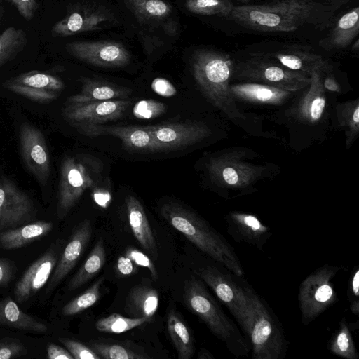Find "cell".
<instances>
[{
	"label": "cell",
	"instance_id": "6da1fadb",
	"mask_svg": "<svg viewBox=\"0 0 359 359\" xmlns=\"http://www.w3.org/2000/svg\"><path fill=\"white\" fill-rule=\"evenodd\" d=\"M336 4L311 0H278L265 4L233 6L226 18L245 28L267 32H289L310 25L331 26Z\"/></svg>",
	"mask_w": 359,
	"mask_h": 359
},
{
	"label": "cell",
	"instance_id": "7a4b0ae2",
	"mask_svg": "<svg viewBox=\"0 0 359 359\" xmlns=\"http://www.w3.org/2000/svg\"><path fill=\"white\" fill-rule=\"evenodd\" d=\"M161 214L203 254L220 262L237 276L243 277L244 270L234 248L205 219L174 202L164 203Z\"/></svg>",
	"mask_w": 359,
	"mask_h": 359
},
{
	"label": "cell",
	"instance_id": "3957f363",
	"mask_svg": "<svg viewBox=\"0 0 359 359\" xmlns=\"http://www.w3.org/2000/svg\"><path fill=\"white\" fill-rule=\"evenodd\" d=\"M183 297L187 307L224 344L231 354L237 357L248 355L249 341L226 316L199 277L191 275L185 280Z\"/></svg>",
	"mask_w": 359,
	"mask_h": 359
},
{
	"label": "cell",
	"instance_id": "277c9868",
	"mask_svg": "<svg viewBox=\"0 0 359 359\" xmlns=\"http://www.w3.org/2000/svg\"><path fill=\"white\" fill-rule=\"evenodd\" d=\"M191 67L200 90L215 107L231 118H245L239 111L230 90L233 63L229 55L199 50L192 56Z\"/></svg>",
	"mask_w": 359,
	"mask_h": 359
},
{
	"label": "cell",
	"instance_id": "5b68a950",
	"mask_svg": "<svg viewBox=\"0 0 359 359\" xmlns=\"http://www.w3.org/2000/svg\"><path fill=\"white\" fill-rule=\"evenodd\" d=\"M241 280L252 309L249 335L252 358L284 359L288 345L280 320L267 302L243 277Z\"/></svg>",
	"mask_w": 359,
	"mask_h": 359
},
{
	"label": "cell",
	"instance_id": "8992f818",
	"mask_svg": "<svg viewBox=\"0 0 359 359\" xmlns=\"http://www.w3.org/2000/svg\"><path fill=\"white\" fill-rule=\"evenodd\" d=\"M194 273L228 308L249 341L252 314L249 299L241 280V277L237 276L213 259L212 262L197 267Z\"/></svg>",
	"mask_w": 359,
	"mask_h": 359
},
{
	"label": "cell",
	"instance_id": "52a82bcc",
	"mask_svg": "<svg viewBox=\"0 0 359 359\" xmlns=\"http://www.w3.org/2000/svg\"><path fill=\"white\" fill-rule=\"evenodd\" d=\"M341 266L323 265L304 278L298 290L302 325H307L338 302L332 280Z\"/></svg>",
	"mask_w": 359,
	"mask_h": 359
},
{
	"label": "cell",
	"instance_id": "ba28073f",
	"mask_svg": "<svg viewBox=\"0 0 359 359\" xmlns=\"http://www.w3.org/2000/svg\"><path fill=\"white\" fill-rule=\"evenodd\" d=\"M98 166L90 159L67 156L60 171L57 215L63 219L79 201L84 191L97 180Z\"/></svg>",
	"mask_w": 359,
	"mask_h": 359
},
{
	"label": "cell",
	"instance_id": "9c48e42d",
	"mask_svg": "<svg viewBox=\"0 0 359 359\" xmlns=\"http://www.w3.org/2000/svg\"><path fill=\"white\" fill-rule=\"evenodd\" d=\"M236 73L242 79L290 92L309 86L311 78V75L290 69L258 56L238 64Z\"/></svg>",
	"mask_w": 359,
	"mask_h": 359
},
{
	"label": "cell",
	"instance_id": "30bf717a",
	"mask_svg": "<svg viewBox=\"0 0 359 359\" xmlns=\"http://www.w3.org/2000/svg\"><path fill=\"white\" fill-rule=\"evenodd\" d=\"M3 86L32 101L46 103L57 98L65 83L53 74L33 70L5 81Z\"/></svg>",
	"mask_w": 359,
	"mask_h": 359
},
{
	"label": "cell",
	"instance_id": "8fae6325",
	"mask_svg": "<svg viewBox=\"0 0 359 359\" xmlns=\"http://www.w3.org/2000/svg\"><path fill=\"white\" fill-rule=\"evenodd\" d=\"M67 51L84 62L107 68L123 67L130 55L121 43L112 41H74L66 45Z\"/></svg>",
	"mask_w": 359,
	"mask_h": 359
},
{
	"label": "cell",
	"instance_id": "7c38bea8",
	"mask_svg": "<svg viewBox=\"0 0 359 359\" xmlns=\"http://www.w3.org/2000/svg\"><path fill=\"white\" fill-rule=\"evenodd\" d=\"M19 140L25 166L39 183L45 184L50 173V159L43 133L35 126L25 123L20 128Z\"/></svg>",
	"mask_w": 359,
	"mask_h": 359
},
{
	"label": "cell",
	"instance_id": "4fadbf2b",
	"mask_svg": "<svg viewBox=\"0 0 359 359\" xmlns=\"http://www.w3.org/2000/svg\"><path fill=\"white\" fill-rule=\"evenodd\" d=\"M160 151L175 150L197 143L211 131L203 123L186 121L145 126Z\"/></svg>",
	"mask_w": 359,
	"mask_h": 359
},
{
	"label": "cell",
	"instance_id": "5bb4252c",
	"mask_svg": "<svg viewBox=\"0 0 359 359\" xmlns=\"http://www.w3.org/2000/svg\"><path fill=\"white\" fill-rule=\"evenodd\" d=\"M131 104L130 100L125 99L67 103L62 114L72 125L100 124L120 118Z\"/></svg>",
	"mask_w": 359,
	"mask_h": 359
},
{
	"label": "cell",
	"instance_id": "9a60e30c",
	"mask_svg": "<svg viewBox=\"0 0 359 359\" xmlns=\"http://www.w3.org/2000/svg\"><path fill=\"white\" fill-rule=\"evenodd\" d=\"M77 130L86 136L111 135L118 138L127 149L139 151H161L146 126H102L74 124Z\"/></svg>",
	"mask_w": 359,
	"mask_h": 359
},
{
	"label": "cell",
	"instance_id": "2e32d148",
	"mask_svg": "<svg viewBox=\"0 0 359 359\" xmlns=\"http://www.w3.org/2000/svg\"><path fill=\"white\" fill-rule=\"evenodd\" d=\"M34 208L29 197L8 180H0V228L31 220Z\"/></svg>",
	"mask_w": 359,
	"mask_h": 359
},
{
	"label": "cell",
	"instance_id": "e0dca14e",
	"mask_svg": "<svg viewBox=\"0 0 359 359\" xmlns=\"http://www.w3.org/2000/svg\"><path fill=\"white\" fill-rule=\"evenodd\" d=\"M208 170L215 180L234 188L247 187L262 171L259 167L238 160L236 155H223L212 159Z\"/></svg>",
	"mask_w": 359,
	"mask_h": 359
},
{
	"label": "cell",
	"instance_id": "ac0fdd59",
	"mask_svg": "<svg viewBox=\"0 0 359 359\" xmlns=\"http://www.w3.org/2000/svg\"><path fill=\"white\" fill-rule=\"evenodd\" d=\"M227 233L237 243H245L263 250L271 230L254 215L233 211L225 217Z\"/></svg>",
	"mask_w": 359,
	"mask_h": 359
},
{
	"label": "cell",
	"instance_id": "d6986e66",
	"mask_svg": "<svg viewBox=\"0 0 359 359\" xmlns=\"http://www.w3.org/2000/svg\"><path fill=\"white\" fill-rule=\"evenodd\" d=\"M58 260V255L49 250L34 261L15 283L14 297L22 303L33 297L50 278Z\"/></svg>",
	"mask_w": 359,
	"mask_h": 359
},
{
	"label": "cell",
	"instance_id": "ffe728a7",
	"mask_svg": "<svg viewBox=\"0 0 359 359\" xmlns=\"http://www.w3.org/2000/svg\"><path fill=\"white\" fill-rule=\"evenodd\" d=\"M91 234L90 220L86 219L78 226L57 262L48 291L55 288L76 266L90 241Z\"/></svg>",
	"mask_w": 359,
	"mask_h": 359
},
{
	"label": "cell",
	"instance_id": "44dd1931",
	"mask_svg": "<svg viewBox=\"0 0 359 359\" xmlns=\"http://www.w3.org/2000/svg\"><path fill=\"white\" fill-rule=\"evenodd\" d=\"M114 20L109 13L92 8H77L57 22L51 32L55 36H68L84 32L102 29Z\"/></svg>",
	"mask_w": 359,
	"mask_h": 359
},
{
	"label": "cell",
	"instance_id": "7402d4cb",
	"mask_svg": "<svg viewBox=\"0 0 359 359\" xmlns=\"http://www.w3.org/2000/svg\"><path fill=\"white\" fill-rule=\"evenodd\" d=\"M320 72L311 74L309 87L294 110L297 118L314 123L321 118L326 105V95Z\"/></svg>",
	"mask_w": 359,
	"mask_h": 359
},
{
	"label": "cell",
	"instance_id": "603a6c76",
	"mask_svg": "<svg viewBox=\"0 0 359 359\" xmlns=\"http://www.w3.org/2000/svg\"><path fill=\"white\" fill-rule=\"evenodd\" d=\"M126 206L129 224L135 238L144 250L157 257L156 239L142 203L134 196L128 195L126 198Z\"/></svg>",
	"mask_w": 359,
	"mask_h": 359
},
{
	"label": "cell",
	"instance_id": "cb8c5ba5",
	"mask_svg": "<svg viewBox=\"0 0 359 359\" xmlns=\"http://www.w3.org/2000/svg\"><path fill=\"white\" fill-rule=\"evenodd\" d=\"M131 93L129 88L111 82L85 79L81 92L69 97L67 103L123 100L128 98Z\"/></svg>",
	"mask_w": 359,
	"mask_h": 359
},
{
	"label": "cell",
	"instance_id": "d4e9b609",
	"mask_svg": "<svg viewBox=\"0 0 359 359\" xmlns=\"http://www.w3.org/2000/svg\"><path fill=\"white\" fill-rule=\"evenodd\" d=\"M359 33V7L341 15L329 34L319 41V46L327 50L348 47Z\"/></svg>",
	"mask_w": 359,
	"mask_h": 359
},
{
	"label": "cell",
	"instance_id": "484cf974",
	"mask_svg": "<svg viewBox=\"0 0 359 359\" xmlns=\"http://www.w3.org/2000/svg\"><path fill=\"white\" fill-rule=\"evenodd\" d=\"M230 90L235 100L266 104H283L292 93L257 83L231 85Z\"/></svg>",
	"mask_w": 359,
	"mask_h": 359
},
{
	"label": "cell",
	"instance_id": "4316f807",
	"mask_svg": "<svg viewBox=\"0 0 359 359\" xmlns=\"http://www.w3.org/2000/svg\"><path fill=\"white\" fill-rule=\"evenodd\" d=\"M158 304L159 295L155 289L148 285H137L129 290L124 311L131 318L151 320L158 309Z\"/></svg>",
	"mask_w": 359,
	"mask_h": 359
},
{
	"label": "cell",
	"instance_id": "83f0119b",
	"mask_svg": "<svg viewBox=\"0 0 359 359\" xmlns=\"http://www.w3.org/2000/svg\"><path fill=\"white\" fill-rule=\"evenodd\" d=\"M271 57L290 69L311 75L314 71L324 72L327 62L320 55L305 50L287 49L271 54Z\"/></svg>",
	"mask_w": 359,
	"mask_h": 359
},
{
	"label": "cell",
	"instance_id": "f1b7e54d",
	"mask_svg": "<svg viewBox=\"0 0 359 359\" xmlns=\"http://www.w3.org/2000/svg\"><path fill=\"white\" fill-rule=\"evenodd\" d=\"M0 325L36 334L48 331L44 323L22 311L10 297L0 300Z\"/></svg>",
	"mask_w": 359,
	"mask_h": 359
},
{
	"label": "cell",
	"instance_id": "f546056e",
	"mask_svg": "<svg viewBox=\"0 0 359 359\" xmlns=\"http://www.w3.org/2000/svg\"><path fill=\"white\" fill-rule=\"evenodd\" d=\"M53 228L50 222L37 221L0 233V245L6 250L22 248L46 236Z\"/></svg>",
	"mask_w": 359,
	"mask_h": 359
},
{
	"label": "cell",
	"instance_id": "4dcf8cb0",
	"mask_svg": "<svg viewBox=\"0 0 359 359\" xmlns=\"http://www.w3.org/2000/svg\"><path fill=\"white\" fill-rule=\"evenodd\" d=\"M167 329L180 359H190L195 351L191 332L180 313L171 309L167 318Z\"/></svg>",
	"mask_w": 359,
	"mask_h": 359
},
{
	"label": "cell",
	"instance_id": "1f68e13d",
	"mask_svg": "<svg viewBox=\"0 0 359 359\" xmlns=\"http://www.w3.org/2000/svg\"><path fill=\"white\" fill-rule=\"evenodd\" d=\"M105 261L104 244L103 239L100 238L94 245L85 262L70 280L67 285L68 290L73 291L88 282L100 272L104 266Z\"/></svg>",
	"mask_w": 359,
	"mask_h": 359
},
{
	"label": "cell",
	"instance_id": "d6a6232c",
	"mask_svg": "<svg viewBox=\"0 0 359 359\" xmlns=\"http://www.w3.org/2000/svg\"><path fill=\"white\" fill-rule=\"evenodd\" d=\"M90 348L104 359H148L144 349L131 344L111 341H93Z\"/></svg>",
	"mask_w": 359,
	"mask_h": 359
},
{
	"label": "cell",
	"instance_id": "836d02e7",
	"mask_svg": "<svg viewBox=\"0 0 359 359\" xmlns=\"http://www.w3.org/2000/svg\"><path fill=\"white\" fill-rule=\"evenodd\" d=\"M125 4L141 22L161 20L172 12L170 5L163 0H125Z\"/></svg>",
	"mask_w": 359,
	"mask_h": 359
},
{
	"label": "cell",
	"instance_id": "e575fe53",
	"mask_svg": "<svg viewBox=\"0 0 359 359\" xmlns=\"http://www.w3.org/2000/svg\"><path fill=\"white\" fill-rule=\"evenodd\" d=\"M345 317L339 322L338 329L328 341V349L334 355L346 359H358L355 342L352 336L351 327Z\"/></svg>",
	"mask_w": 359,
	"mask_h": 359
},
{
	"label": "cell",
	"instance_id": "d590c367",
	"mask_svg": "<svg viewBox=\"0 0 359 359\" xmlns=\"http://www.w3.org/2000/svg\"><path fill=\"white\" fill-rule=\"evenodd\" d=\"M27 43L21 29L8 27L0 34V67L21 51Z\"/></svg>",
	"mask_w": 359,
	"mask_h": 359
},
{
	"label": "cell",
	"instance_id": "8d00e7d4",
	"mask_svg": "<svg viewBox=\"0 0 359 359\" xmlns=\"http://www.w3.org/2000/svg\"><path fill=\"white\" fill-rule=\"evenodd\" d=\"M337 116L339 125L346 128V144L348 147L359 132L358 100L338 105Z\"/></svg>",
	"mask_w": 359,
	"mask_h": 359
},
{
	"label": "cell",
	"instance_id": "74e56055",
	"mask_svg": "<svg viewBox=\"0 0 359 359\" xmlns=\"http://www.w3.org/2000/svg\"><path fill=\"white\" fill-rule=\"evenodd\" d=\"M150 320L143 318H127L118 313H112L95 323V328L101 332L123 333L140 326Z\"/></svg>",
	"mask_w": 359,
	"mask_h": 359
},
{
	"label": "cell",
	"instance_id": "f35d334b",
	"mask_svg": "<svg viewBox=\"0 0 359 359\" xmlns=\"http://www.w3.org/2000/svg\"><path fill=\"white\" fill-rule=\"evenodd\" d=\"M104 277L100 278L83 293L77 296L62 309V314L65 316L76 315L94 305L100 298V287Z\"/></svg>",
	"mask_w": 359,
	"mask_h": 359
},
{
	"label": "cell",
	"instance_id": "ab89813d",
	"mask_svg": "<svg viewBox=\"0 0 359 359\" xmlns=\"http://www.w3.org/2000/svg\"><path fill=\"white\" fill-rule=\"evenodd\" d=\"M234 5L230 0H187L186 8L195 14L226 18Z\"/></svg>",
	"mask_w": 359,
	"mask_h": 359
},
{
	"label": "cell",
	"instance_id": "60d3db41",
	"mask_svg": "<svg viewBox=\"0 0 359 359\" xmlns=\"http://www.w3.org/2000/svg\"><path fill=\"white\" fill-rule=\"evenodd\" d=\"M59 341L69 351L74 359H101L93 349L79 341L67 338H60Z\"/></svg>",
	"mask_w": 359,
	"mask_h": 359
},
{
	"label": "cell",
	"instance_id": "b9f144b4",
	"mask_svg": "<svg viewBox=\"0 0 359 359\" xmlns=\"http://www.w3.org/2000/svg\"><path fill=\"white\" fill-rule=\"evenodd\" d=\"M27 354V348L18 339H0V359H11Z\"/></svg>",
	"mask_w": 359,
	"mask_h": 359
},
{
	"label": "cell",
	"instance_id": "7bdbcfd3",
	"mask_svg": "<svg viewBox=\"0 0 359 359\" xmlns=\"http://www.w3.org/2000/svg\"><path fill=\"white\" fill-rule=\"evenodd\" d=\"M347 298L350 310L354 315H359V267L352 270L347 288Z\"/></svg>",
	"mask_w": 359,
	"mask_h": 359
},
{
	"label": "cell",
	"instance_id": "ee69618b",
	"mask_svg": "<svg viewBox=\"0 0 359 359\" xmlns=\"http://www.w3.org/2000/svg\"><path fill=\"white\" fill-rule=\"evenodd\" d=\"M165 106L154 100L141 101L135 106L133 113L137 118H149L163 113Z\"/></svg>",
	"mask_w": 359,
	"mask_h": 359
},
{
	"label": "cell",
	"instance_id": "f6af8a7d",
	"mask_svg": "<svg viewBox=\"0 0 359 359\" xmlns=\"http://www.w3.org/2000/svg\"><path fill=\"white\" fill-rule=\"evenodd\" d=\"M125 255L135 264L147 269L154 280L158 278L156 266L151 259L146 254L133 247H128L126 249Z\"/></svg>",
	"mask_w": 359,
	"mask_h": 359
},
{
	"label": "cell",
	"instance_id": "bcb514c9",
	"mask_svg": "<svg viewBox=\"0 0 359 359\" xmlns=\"http://www.w3.org/2000/svg\"><path fill=\"white\" fill-rule=\"evenodd\" d=\"M25 20H31L38 7L37 0H8Z\"/></svg>",
	"mask_w": 359,
	"mask_h": 359
},
{
	"label": "cell",
	"instance_id": "7dc6e473",
	"mask_svg": "<svg viewBox=\"0 0 359 359\" xmlns=\"http://www.w3.org/2000/svg\"><path fill=\"white\" fill-rule=\"evenodd\" d=\"M116 269L123 276H130L137 272L134 262L128 257L120 256L117 260Z\"/></svg>",
	"mask_w": 359,
	"mask_h": 359
},
{
	"label": "cell",
	"instance_id": "c3c4849f",
	"mask_svg": "<svg viewBox=\"0 0 359 359\" xmlns=\"http://www.w3.org/2000/svg\"><path fill=\"white\" fill-rule=\"evenodd\" d=\"M48 358L49 359H74L67 349L55 344H49L47 346Z\"/></svg>",
	"mask_w": 359,
	"mask_h": 359
},
{
	"label": "cell",
	"instance_id": "681fc988",
	"mask_svg": "<svg viewBox=\"0 0 359 359\" xmlns=\"http://www.w3.org/2000/svg\"><path fill=\"white\" fill-rule=\"evenodd\" d=\"M13 269L11 263L4 259H0V287L7 285L11 280Z\"/></svg>",
	"mask_w": 359,
	"mask_h": 359
},
{
	"label": "cell",
	"instance_id": "f907efd6",
	"mask_svg": "<svg viewBox=\"0 0 359 359\" xmlns=\"http://www.w3.org/2000/svg\"><path fill=\"white\" fill-rule=\"evenodd\" d=\"M152 87L155 91L163 95H171L175 92L172 86L168 81L163 79H155L153 81Z\"/></svg>",
	"mask_w": 359,
	"mask_h": 359
},
{
	"label": "cell",
	"instance_id": "816d5d0a",
	"mask_svg": "<svg viewBox=\"0 0 359 359\" xmlns=\"http://www.w3.org/2000/svg\"><path fill=\"white\" fill-rule=\"evenodd\" d=\"M323 84L324 88L327 89L328 90L333 92H340L341 89L338 83L332 76H327L323 81Z\"/></svg>",
	"mask_w": 359,
	"mask_h": 359
},
{
	"label": "cell",
	"instance_id": "f5cc1de1",
	"mask_svg": "<svg viewBox=\"0 0 359 359\" xmlns=\"http://www.w3.org/2000/svg\"><path fill=\"white\" fill-rule=\"evenodd\" d=\"M94 198L99 205L106 208L108 205L109 201H110V195L109 193L97 191V193H95Z\"/></svg>",
	"mask_w": 359,
	"mask_h": 359
},
{
	"label": "cell",
	"instance_id": "db71d44e",
	"mask_svg": "<svg viewBox=\"0 0 359 359\" xmlns=\"http://www.w3.org/2000/svg\"><path fill=\"white\" fill-rule=\"evenodd\" d=\"M198 359H214V355L205 348H201L197 356Z\"/></svg>",
	"mask_w": 359,
	"mask_h": 359
},
{
	"label": "cell",
	"instance_id": "11a10c76",
	"mask_svg": "<svg viewBox=\"0 0 359 359\" xmlns=\"http://www.w3.org/2000/svg\"><path fill=\"white\" fill-rule=\"evenodd\" d=\"M352 49L353 50L358 51L359 50V41L356 40L353 45L352 46Z\"/></svg>",
	"mask_w": 359,
	"mask_h": 359
},
{
	"label": "cell",
	"instance_id": "9f6ffc18",
	"mask_svg": "<svg viewBox=\"0 0 359 359\" xmlns=\"http://www.w3.org/2000/svg\"><path fill=\"white\" fill-rule=\"evenodd\" d=\"M237 1H243V2H247V1H249L250 0H237Z\"/></svg>",
	"mask_w": 359,
	"mask_h": 359
},
{
	"label": "cell",
	"instance_id": "6f0895ef",
	"mask_svg": "<svg viewBox=\"0 0 359 359\" xmlns=\"http://www.w3.org/2000/svg\"><path fill=\"white\" fill-rule=\"evenodd\" d=\"M311 1H320V0H311Z\"/></svg>",
	"mask_w": 359,
	"mask_h": 359
}]
</instances>
